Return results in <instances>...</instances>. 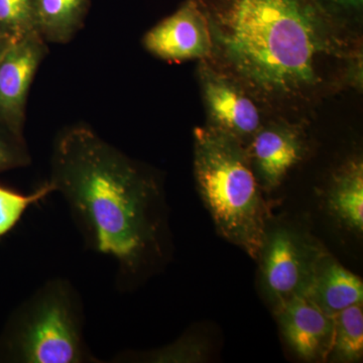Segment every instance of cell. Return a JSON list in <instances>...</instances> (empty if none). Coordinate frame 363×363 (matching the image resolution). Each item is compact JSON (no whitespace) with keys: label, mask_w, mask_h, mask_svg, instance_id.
Returning a JSON list of instances; mask_svg holds the SVG:
<instances>
[{"label":"cell","mask_w":363,"mask_h":363,"mask_svg":"<svg viewBox=\"0 0 363 363\" xmlns=\"http://www.w3.org/2000/svg\"><path fill=\"white\" fill-rule=\"evenodd\" d=\"M193 1L209 28L206 61L267 116L304 123L322 100L362 89V40L319 0Z\"/></svg>","instance_id":"cell-1"},{"label":"cell","mask_w":363,"mask_h":363,"mask_svg":"<svg viewBox=\"0 0 363 363\" xmlns=\"http://www.w3.org/2000/svg\"><path fill=\"white\" fill-rule=\"evenodd\" d=\"M49 182L68 205L86 247L116 262L123 285L164 255L156 177L88 126L60 133Z\"/></svg>","instance_id":"cell-2"},{"label":"cell","mask_w":363,"mask_h":363,"mask_svg":"<svg viewBox=\"0 0 363 363\" xmlns=\"http://www.w3.org/2000/svg\"><path fill=\"white\" fill-rule=\"evenodd\" d=\"M194 175L220 235L259 259L269 211L247 145L207 125L195 128Z\"/></svg>","instance_id":"cell-3"},{"label":"cell","mask_w":363,"mask_h":363,"mask_svg":"<svg viewBox=\"0 0 363 363\" xmlns=\"http://www.w3.org/2000/svg\"><path fill=\"white\" fill-rule=\"evenodd\" d=\"M84 306L66 279L40 286L18 308L1 341L2 357L21 363H99L85 340Z\"/></svg>","instance_id":"cell-4"},{"label":"cell","mask_w":363,"mask_h":363,"mask_svg":"<svg viewBox=\"0 0 363 363\" xmlns=\"http://www.w3.org/2000/svg\"><path fill=\"white\" fill-rule=\"evenodd\" d=\"M326 252L319 242L291 227L267 229L259 259L262 288L272 304L306 295Z\"/></svg>","instance_id":"cell-5"},{"label":"cell","mask_w":363,"mask_h":363,"mask_svg":"<svg viewBox=\"0 0 363 363\" xmlns=\"http://www.w3.org/2000/svg\"><path fill=\"white\" fill-rule=\"evenodd\" d=\"M197 75L206 108V125L247 145L269 116L242 86L206 60L199 61Z\"/></svg>","instance_id":"cell-6"},{"label":"cell","mask_w":363,"mask_h":363,"mask_svg":"<svg viewBox=\"0 0 363 363\" xmlns=\"http://www.w3.org/2000/svg\"><path fill=\"white\" fill-rule=\"evenodd\" d=\"M247 149L262 188L274 190L306 156L307 138L303 123L284 117H267Z\"/></svg>","instance_id":"cell-7"},{"label":"cell","mask_w":363,"mask_h":363,"mask_svg":"<svg viewBox=\"0 0 363 363\" xmlns=\"http://www.w3.org/2000/svg\"><path fill=\"white\" fill-rule=\"evenodd\" d=\"M49 52L39 33L13 40L0 60V123L23 135L28 92Z\"/></svg>","instance_id":"cell-8"},{"label":"cell","mask_w":363,"mask_h":363,"mask_svg":"<svg viewBox=\"0 0 363 363\" xmlns=\"http://www.w3.org/2000/svg\"><path fill=\"white\" fill-rule=\"evenodd\" d=\"M143 47L171 63L209 59L211 40L206 18L193 0H186L168 18L145 33Z\"/></svg>","instance_id":"cell-9"},{"label":"cell","mask_w":363,"mask_h":363,"mask_svg":"<svg viewBox=\"0 0 363 363\" xmlns=\"http://www.w3.org/2000/svg\"><path fill=\"white\" fill-rule=\"evenodd\" d=\"M279 329L291 350L307 362H322L330 355L334 316L308 297L295 296L274 306Z\"/></svg>","instance_id":"cell-10"},{"label":"cell","mask_w":363,"mask_h":363,"mask_svg":"<svg viewBox=\"0 0 363 363\" xmlns=\"http://www.w3.org/2000/svg\"><path fill=\"white\" fill-rule=\"evenodd\" d=\"M306 295L320 309L335 316L346 308L362 303V279L326 252L318 264Z\"/></svg>","instance_id":"cell-11"},{"label":"cell","mask_w":363,"mask_h":363,"mask_svg":"<svg viewBox=\"0 0 363 363\" xmlns=\"http://www.w3.org/2000/svg\"><path fill=\"white\" fill-rule=\"evenodd\" d=\"M329 212L354 233L363 231V162L352 157L332 175L327 193Z\"/></svg>","instance_id":"cell-12"},{"label":"cell","mask_w":363,"mask_h":363,"mask_svg":"<svg viewBox=\"0 0 363 363\" xmlns=\"http://www.w3.org/2000/svg\"><path fill=\"white\" fill-rule=\"evenodd\" d=\"M91 0H35L38 33L52 44H68L84 26Z\"/></svg>","instance_id":"cell-13"},{"label":"cell","mask_w":363,"mask_h":363,"mask_svg":"<svg viewBox=\"0 0 363 363\" xmlns=\"http://www.w3.org/2000/svg\"><path fill=\"white\" fill-rule=\"evenodd\" d=\"M363 355L362 303L350 306L334 316L332 359L340 362H357Z\"/></svg>","instance_id":"cell-14"},{"label":"cell","mask_w":363,"mask_h":363,"mask_svg":"<svg viewBox=\"0 0 363 363\" xmlns=\"http://www.w3.org/2000/svg\"><path fill=\"white\" fill-rule=\"evenodd\" d=\"M38 33L35 0H0V35L11 42Z\"/></svg>","instance_id":"cell-15"},{"label":"cell","mask_w":363,"mask_h":363,"mask_svg":"<svg viewBox=\"0 0 363 363\" xmlns=\"http://www.w3.org/2000/svg\"><path fill=\"white\" fill-rule=\"evenodd\" d=\"M54 192L50 182L30 194H21L0 185V238L13 230L28 208Z\"/></svg>","instance_id":"cell-16"},{"label":"cell","mask_w":363,"mask_h":363,"mask_svg":"<svg viewBox=\"0 0 363 363\" xmlns=\"http://www.w3.org/2000/svg\"><path fill=\"white\" fill-rule=\"evenodd\" d=\"M30 162L32 157L23 135L0 123V174L25 168Z\"/></svg>","instance_id":"cell-17"},{"label":"cell","mask_w":363,"mask_h":363,"mask_svg":"<svg viewBox=\"0 0 363 363\" xmlns=\"http://www.w3.org/2000/svg\"><path fill=\"white\" fill-rule=\"evenodd\" d=\"M203 348L194 341L189 339H182L181 342H177L169 347L164 348L161 351H157L152 354L150 359H155V362H197L198 359H202Z\"/></svg>","instance_id":"cell-18"},{"label":"cell","mask_w":363,"mask_h":363,"mask_svg":"<svg viewBox=\"0 0 363 363\" xmlns=\"http://www.w3.org/2000/svg\"><path fill=\"white\" fill-rule=\"evenodd\" d=\"M333 16L350 23L362 16L363 0H319Z\"/></svg>","instance_id":"cell-19"},{"label":"cell","mask_w":363,"mask_h":363,"mask_svg":"<svg viewBox=\"0 0 363 363\" xmlns=\"http://www.w3.org/2000/svg\"><path fill=\"white\" fill-rule=\"evenodd\" d=\"M11 40L6 39V38L2 37L0 35V60L4 57V52H6L7 48L11 45Z\"/></svg>","instance_id":"cell-20"}]
</instances>
